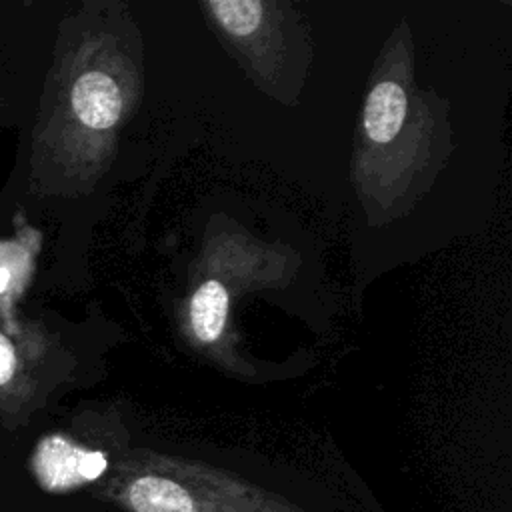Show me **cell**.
<instances>
[{
    "instance_id": "obj_1",
    "label": "cell",
    "mask_w": 512,
    "mask_h": 512,
    "mask_svg": "<svg viewBox=\"0 0 512 512\" xmlns=\"http://www.w3.org/2000/svg\"><path fill=\"white\" fill-rule=\"evenodd\" d=\"M104 498L124 512H310L238 476L164 458L124 464Z\"/></svg>"
},
{
    "instance_id": "obj_2",
    "label": "cell",
    "mask_w": 512,
    "mask_h": 512,
    "mask_svg": "<svg viewBox=\"0 0 512 512\" xmlns=\"http://www.w3.org/2000/svg\"><path fill=\"white\" fill-rule=\"evenodd\" d=\"M110 468L104 450L88 448L74 438L54 432L42 436L30 454V472L48 494H68L98 482Z\"/></svg>"
},
{
    "instance_id": "obj_3",
    "label": "cell",
    "mask_w": 512,
    "mask_h": 512,
    "mask_svg": "<svg viewBox=\"0 0 512 512\" xmlns=\"http://www.w3.org/2000/svg\"><path fill=\"white\" fill-rule=\"evenodd\" d=\"M42 338L22 326L8 330L0 318V416L16 420L30 410L38 390Z\"/></svg>"
},
{
    "instance_id": "obj_4",
    "label": "cell",
    "mask_w": 512,
    "mask_h": 512,
    "mask_svg": "<svg viewBox=\"0 0 512 512\" xmlns=\"http://www.w3.org/2000/svg\"><path fill=\"white\" fill-rule=\"evenodd\" d=\"M66 104L68 114L80 128L102 132L118 122L122 112V92L110 74L90 68L72 78Z\"/></svg>"
},
{
    "instance_id": "obj_5",
    "label": "cell",
    "mask_w": 512,
    "mask_h": 512,
    "mask_svg": "<svg viewBox=\"0 0 512 512\" xmlns=\"http://www.w3.org/2000/svg\"><path fill=\"white\" fill-rule=\"evenodd\" d=\"M406 116V94L394 82L374 86L364 108V126L374 142H390Z\"/></svg>"
},
{
    "instance_id": "obj_6",
    "label": "cell",
    "mask_w": 512,
    "mask_h": 512,
    "mask_svg": "<svg viewBox=\"0 0 512 512\" xmlns=\"http://www.w3.org/2000/svg\"><path fill=\"white\" fill-rule=\"evenodd\" d=\"M228 314V294L218 280L204 282L192 298L190 316L196 336L202 342H214L222 328Z\"/></svg>"
},
{
    "instance_id": "obj_7",
    "label": "cell",
    "mask_w": 512,
    "mask_h": 512,
    "mask_svg": "<svg viewBox=\"0 0 512 512\" xmlns=\"http://www.w3.org/2000/svg\"><path fill=\"white\" fill-rule=\"evenodd\" d=\"M208 6L216 20L234 36L252 34L262 20V4L258 0H212Z\"/></svg>"
},
{
    "instance_id": "obj_8",
    "label": "cell",
    "mask_w": 512,
    "mask_h": 512,
    "mask_svg": "<svg viewBox=\"0 0 512 512\" xmlns=\"http://www.w3.org/2000/svg\"><path fill=\"white\" fill-rule=\"evenodd\" d=\"M6 106H8V102H6V98L0 94V118L4 116V112H6Z\"/></svg>"
}]
</instances>
